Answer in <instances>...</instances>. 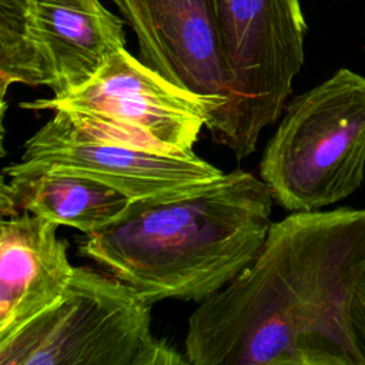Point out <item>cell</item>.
Here are the masks:
<instances>
[{
	"mask_svg": "<svg viewBox=\"0 0 365 365\" xmlns=\"http://www.w3.org/2000/svg\"><path fill=\"white\" fill-rule=\"evenodd\" d=\"M365 271V208L289 212L250 265L190 315L192 365H362L348 307Z\"/></svg>",
	"mask_w": 365,
	"mask_h": 365,
	"instance_id": "6da1fadb",
	"label": "cell"
},
{
	"mask_svg": "<svg viewBox=\"0 0 365 365\" xmlns=\"http://www.w3.org/2000/svg\"><path fill=\"white\" fill-rule=\"evenodd\" d=\"M274 197L261 177L234 170L191 188L130 201L86 235L78 254L150 302H202L259 252Z\"/></svg>",
	"mask_w": 365,
	"mask_h": 365,
	"instance_id": "7a4b0ae2",
	"label": "cell"
},
{
	"mask_svg": "<svg viewBox=\"0 0 365 365\" xmlns=\"http://www.w3.org/2000/svg\"><path fill=\"white\" fill-rule=\"evenodd\" d=\"M258 170L288 212L319 211L354 194L365 178V77L342 67L294 97Z\"/></svg>",
	"mask_w": 365,
	"mask_h": 365,
	"instance_id": "3957f363",
	"label": "cell"
},
{
	"mask_svg": "<svg viewBox=\"0 0 365 365\" xmlns=\"http://www.w3.org/2000/svg\"><path fill=\"white\" fill-rule=\"evenodd\" d=\"M151 307L110 272L74 267L61 298L0 342V365L188 364L153 334Z\"/></svg>",
	"mask_w": 365,
	"mask_h": 365,
	"instance_id": "277c9868",
	"label": "cell"
},
{
	"mask_svg": "<svg viewBox=\"0 0 365 365\" xmlns=\"http://www.w3.org/2000/svg\"><path fill=\"white\" fill-rule=\"evenodd\" d=\"M227 96L205 128L241 161L284 113L304 66L307 23L299 0H212Z\"/></svg>",
	"mask_w": 365,
	"mask_h": 365,
	"instance_id": "5b68a950",
	"label": "cell"
},
{
	"mask_svg": "<svg viewBox=\"0 0 365 365\" xmlns=\"http://www.w3.org/2000/svg\"><path fill=\"white\" fill-rule=\"evenodd\" d=\"M121 48L123 20L100 0H0L3 110L9 86H44L61 97Z\"/></svg>",
	"mask_w": 365,
	"mask_h": 365,
	"instance_id": "8992f818",
	"label": "cell"
},
{
	"mask_svg": "<svg viewBox=\"0 0 365 365\" xmlns=\"http://www.w3.org/2000/svg\"><path fill=\"white\" fill-rule=\"evenodd\" d=\"M222 97L181 88L121 48L83 86L61 96L20 103L27 110H64L81 123L140 145L192 151Z\"/></svg>",
	"mask_w": 365,
	"mask_h": 365,
	"instance_id": "52a82bcc",
	"label": "cell"
},
{
	"mask_svg": "<svg viewBox=\"0 0 365 365\" xmlns=\"http://www.w3.org/2000/svg\"><path fill=\"white\" fill-rule=\"evenodd\" d=\"M60 170L104 182L131 201L212 181L224 173L192 151L170 153L93 128L54 110L3 175Z\"/></svg>",
	"mask_w": 365,
	"mask_h": 365,
	"instance_id": "ba28073f",
	"label": "cell"
},
{
	"mask_svg": "<svg viewBox=\"0 0 365 365\" xmlns=\"http://www.w3.org/2000/svg\"><path fill=\"white\" fill-rule=\"evenodd\" d=\"M133 29L140 60L173 84L207 97L227 96L212 0H111Z\"/></svg>",
	"mask_w": 365,
	"mask_h": 365,
	"instance_id": "9c48e42d",
	"label": "cell"
},
{
	"mask_svg": "<svg viewBox=\"0 0 365 365\" xmlns=\"http://www.w3.org/2000/svg\"><path fill=\"white\" fill-rule=\"evenodd\" d=\"M58 224L31 212L0 222V342L57 302L74 267Z\"/></svg>",
	"mask_w": 365,
	"mask_h": 365,
	"instance_id": "30bf717a",
	"label": "cell"
},
{
	"mask_svg": "<svg viewBox=\"0 0 365 365\" xmlns=\"http://www.w3.org/2000/svg\"><path fill=\"white\" fill-rule=\"evenodd\" d=\"M118 190L60 170H41L1 178V217L31 212L88 235L117 218L130 204Z\"/></svg>",
	"mask_w": 365,
	"mask_h": 365,
	"instance_id": "8fae6325",
	"label": "cell"
},
{
	"mask_svg": "<svg viewBox=\"0 0 365 365\" xmlns=\"http://www.w3.org/2000/svg\"><path fill=\"white\" fill-rule=\"evenodd\" d=\"M348 324L361 364L365 365V271L361 275L349 301Z\"/></svg>",
	"mask_w": 365,
	"mask_h": 365,
	"instance_id": "7c38bea8",
	"label": "cell"
}]
</instances>
